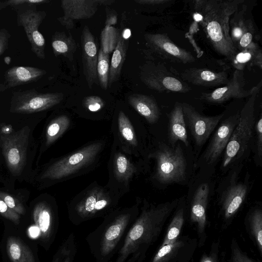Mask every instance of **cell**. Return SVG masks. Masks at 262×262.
I'll return each instance as SVG.
<instances>
[{"label":"cell","instance_id":"cell-9","mask_svg":"<svg viewBox=\"0 0 262 262\" xmlns=\"http://www.w3.org/2000/svg\"><path fill=\"white\" fill-rule=\"evenodd\" d=\"M259 90L249 97L239 113L238 122L224 150L223 167H226L242 157L248 148L255 126V103Z\"/></svg>","mask_w":262,"mask_h":262},{"label":"cell","instance_id":"cell-49","mask_svg":"<svg viewBox=\"0 0 262 262\" xmlns=\"http://www.w3.org/2000/svg\"><path fill=\"white\" fill-rule=\"evenodd\" d=\"M106 16L105 26H112L113 25L116 24L117 17L116 14L110 13L108 10V12L106 11Z\"/></svg>","mask_w":262,"mask_h":262},{"label":"cell","instance_id":"cell-22","mask_svg":"<svg viewBox=\"0 0 262 262\" xmlns=\"http://www.w3.org/2000/svg\"><path fill=\"white\" fill-rule=\"evenodd\" d=\"M248 192V186L245 183L233 184L227 188L221 199V214L228 226L244 202Z\"/></svg>","mask_w":262,"mask_h":262},{"label":"cell","instance_id":"cell-8","mask_svg":"<svg viewBox=\"0 0 262 262\" xmlns=\"http://www.w3.org/2000/svg\"><path fill=\"white\" fill-rule=\"evenodd\" d=\"M111 132L112 142L123 151L148 160L146 157L150 147L146 145L145 128L138 120L119 109L113 118Z\"/></svg>","mask_w":262,"mask_h":262},{"label":"cell","instance_id":"cell-47","mask_svg":"<svg viewBox=\"0 0 262 262\" xmlns=\"http://www.w3.org/2000/svg\"><path fill=\"white\" fill-rule=\"evenodd\" d=\"M135 2L141 5L168 7L174 2L172 0H136Z\"/></svg>","mask_w":262,"mask_h":262},{"label":"cell","instance_id":"cell-31","mask_svg":"<svg viewBox=\"0 0 262 262\" xmlns=\"http://www.w3.org/2000/svg\"><path fill=\"white\" fill-rule=\"evenodd\" d=\"M7 252L12 262H35L30 248L21 240L10 236L7 242Z\"/></svg>","mask_w":262,"mask_h":262},{"label":"cell","instance_id":"cell-37","mask_svg":"<svg viewBox=\"0 0 262 262\" xmlns=\"http://www.w3.org/2000/svg\"><path fill=\"white\" fill-rule=\"evenodd\" d=\"M77 251L75 236L71 232L60 245L53 262H74Z\"/></svg>","mask_w":262,"mask_h":262},{"label":"cell","instance_id":"cell-21","mask_svg":"<svg viewBox=\"0 0 262 262\" xmlns=\"http://www.w3.org/2000/svg\"><path fill=\"white\" fill-rule=\"evenodd\" d=\"M209 195L208 184L203 183L195 190L191 203L190 219L196 225L199 247L204 245L206 238V209Z\"/></svg>","mask_w":262,"mask_h":262},{"label":"cell","instance_id":"cell-12","mask_svg":"<svg viewBox=\"0 0 262 262\" xmlns=\"http://www.w3.org/2000/svg\"><path fill=\"white\" fill-rule=\"evenodd\" d=\"M16 22L26 32L32 51L40 59L45 58V39L38 28L47 15L44 11H38L35 5H21L14 9Z\"/></svg>","mask_w":262,"mask_h":262},{"label":"cell","instance_id":"cell-6","mask_svg":"<svg viewBox=\"0 0 262 262\" xmlns=\"http://www.w3.org/2000/svg\"><path fill=\"white\" fill-rule=\"evenodd\" d=\"M108 179L105 185L122 198L130 189L131 183L148 169V161L123 151L112 142L107 164Z\"/></svg>","mask_w":262,"mask_h":262},{"label":"cell","instance_id":"cell-50","mask_svg":"<svg viewBox=\"0 0 262 262\" xmlns=\"http://www.w3.org/2000/svg\"><path fill=\"white\" fill-rule=\"evenodd\" d=\"M99 5H110L115 1L114 0H98Z\"/></svg>","mask_w":262,"mask_h":262},{"label":"cell","instance_id":"cell-42","mask_svg":"<svg viewBox=\"0 0 262 262\" xmlns=\"http://www.w3.org/2000/svg\"><path fill=\"white\" fill-rule=\"evenodd\" d=\"M254 33V25L251 21L245 33L241 37L238 42V50L242 51L248 47L252 41L253 34Z\"/></svg>","mask_w":262,"mask_h":262},{"label":"cell","instance_id":"cell-35","mask_svg":"<svg viewBox=\"0 0 262 262\" xmlns=\"http://www.w3.org/2000/svg\"><path fill=\"white\" fill-rule=\"evenodd\" d=\"M84 116L91 119H101L102 113L106 107V102L100 97L97 96H86L81 103Z\"/></svg>","mask_w":262,"mask_h":262},{"label":"cell","instance_id":"cell-16","mask_svg":"<svg viewBox=\"0 0 262 262\" xmlns=\"http://www.w3.org/2000/svg\"><path fill=\"white\" fill-rule=\"evenodd\" d=\"M185 122L188 124L196 145L202 146L207 140L224 116L221 114L213 116L200 114L192 105L182 103Z\"/></svg>","mask_w":262,"mask_h":262},{"label":"cell","instance_id":"cell-48","mask_svg":"<svg viewBox=\"0 0 262 262\" xmlns=\"http://www.w3.org/2000/svg\"><path fill=\"white\" fill-rule=\"evenodd\" d=\"M10 34L6 29H0V56L8 47Z\"/></svg>","mask_w":262,"mask_h":262},{"label":"cell","instance_id":"cell-51","mask_svg":"<svg viewBox=\"0 0 262 262\" xmlns=\"http://www.w3.org/2000/svg\"><path fill=\"white\" fill-rule=\"evenodd\" d=\"M8 6L7 1L0 2V11Z\"/></svg>","mask_w":262,"mask_h":262},{"label":"cell","instance_id":"cell-43","mask_svg":"<svg viewBox=\"0 0 262 262\" xmlns=\"http://www.w3.org/2000/svg\"><path fill=\"white\" fill-rule=\"evenodd\" d=\"M0 214L4 217L11 221L16 224H18L19 223V214L10 209L1 198Z\"/></svg>","mask_w":262,"mask_h":262},{"label":"cell","instance_id":"cell-46","mask_svg":"<svg viewBox=\"0 0 262 262\" xmlns=\"http://www.w3.org/2000/svg\"><path fill=\"white\" fill-rule=\"evenodd\" d=\"M8 5L13 9L21 5H40L49 2L48 0H9L7 1Z\"/></svg>","mask_w":262,"mask_h":262},{"label":"cell","instance_id":"cell-38","mask_svg":"<svg viewBox=\"0 0 262 262\" xmlns=\"http://www.w3.org/2000/svg\"><path fill=\"white\" fill-rule=\"evenodd\" d=\"M120 35L117 29L113 26H105L100 35V48L103 51L107 54L114 51Z\"/></svg>","mask_w":262,"mask_h":262},{"label":"cell","instance_id":"cell-1","mask_svg":"<svg viewBox=\"0 0 262 262\" xmlns=\"http://www.w3.org/2000/svg\"><path fill=\"white\" fill-rule=\"evenodd\" d=\"M179 200L155 205L142 199L139 213L115 256L109 262H143Z\"/></svg>","mask_w":262,"mask_h":262},{"label":"cell","instance_id":"cell-45","mask_svg":"<svg viewBox=\"0 0 262 262\" xmlns=\"http://www.w3.org/2000/svg\"><path fill=\"white\" fill-rule=\"evenodd\" d=\"M219 242L213 243L209 253H204L200 262H219Z\"/></svg>","mask_w":262,"mask_h":262},{"label":"cell","instance_id":"cell-36","mask_svg":"<svg viewBox=\"0 0 262 262\" xmlns=\"http://www.w3.org/2000/svg\"><path fill=\"white\" fill-rule=\"evenodd\" d=\"M184 209L179 208L175 212L169 223L161 246L175 242L180 236V234L184 223Z\"/></svg>","mask_w":262,"mask_h":262},{"label":"cell","instance_id":"cell-29","mask_svg":"<svg viewBox=\"0 0 262 262\" xmlns=\"http://www.w3.org/2000/svg\"><path fill=\"white\" fill-rule=\"evenodd\" d=\"M51 45L55 56L63 55L72 60L77 49L75 40L64 32H56L52 36Z\"/></svg>","mask_w":262,"mask_h":262},{"label":"cell","instance_id":"cell-26","mask_svg":"<svg viewBox=\"0 0 262 262\" xmlns=\"http://www.w3.org/2000/svg\"><path fill=\"white\" fill-rule=\"evenodd\" d=\"M128 104L149 125L156 124L161 111L155 98L141 94H133L127 98Z\"/></svg>","mask_w":262,"mask_h":262},{"label":"cell","instance_id":"cell-39","mask_svg":"<svg viewBox=\"0 0 262 262\" xmlns=\"http://www.w3.org/2000/svg\"><path fill=\"white\" fill-rule=\"evenodd\" d=\"M110 66L109 54L104 53L100 48L98 55L97 72L99 84L104 90L108 88Z\"/></svg>","mask_w":262,"mask_h":262},{"label":"cell","instance_id":"cell-25","mask_svg":"<svg viewBox=\"0 0 262 262\" xmlns=\"http://www.w3.org/2000/svg\"><path fill=\"white\" fill-rule=\"evenodd\" d=\"M33 216L41 238L47 241L51 239L54 234L57 221L50 204L45 201L37 204L34 208Z\"/></svg>","mask_w":262,"mask_h":262},{"label":"cell","instance_id":"cell-2","mask_svg":"<svg viewBox=\"0 0 262 262\" xmlns=\"http://www.w3.org/2000/svg\"><path fill=\"white\" fill-rule=\"evenodd\" d=\"M110 145L107 136L89 141L51 160L42 170L40 179L52 185L88 174L102 165Z\"/></svg>","mask_w":262,"mask_h":262},{"label":"cell","instance_id":"cell-10","mask_svg":"<svg viewBox=\"0 0 262 262\" xmlns=\"http://www.w3.org/2000/svg\"><path fill=\"white\" fill-rule=\"evenodd\" d=\"M9 130L0 127V145L8 168L18 176L26 165L30 129L26 126L16 132Z\"/></svg>","mask_w":262,"mask_h":262},{"label":"cell","instance_id":"cell-34","mask_svg":"<svg viewBox=\"0 0 262 262\" xmlns=\"http://www.w3.org/2000/svg\"><path fill=\"white\" fill-rule=\"evenodd\" d=\"M246 9L247 6L243 5V9L240 11L237 10L232 15V18L229 20V26L231 27L229 28L231 29L230 36L235 47L251 21L250 19H246L244 17Z\"/></svg>","mask_w":262,"mask_h":262},{"label":"cell","instance_id":"cell-23","mask_svg":"<svg viewBox=\"0 0 262 262\" xmlns=\"http://www.w3.org/2000/svg\"><path fill=\"white\" fill-rule=\"evenodd\" d=\"M184 82L202 86L215 87L228 83V74L225 71L215 72L205 68H190L180 74Z\"/></svg>","mask_w":262,"mask_h":262},{"label":"cell","instance_id":"cell-30","mask_svg":"<svg viewBox=\"0 0 262 262\" xmlns=\"http://www.w3.org/2000/svg\"><path fill=\"white\" fill-rule=\"evenodd\" d=\"M127 45L125 40L120 35L114 49L110 66L108 86L117 81L120 77L122 67L125 60Z\"/></svg>","mask_w":262,"mask_h":262},{"label":"cell","instance_id":"cell-15","mask_svg":"<svg viewBox=\"0 0 262 262\" xmlns=\"http://www.w3.org/2000/svg\"><path fill=\"white\" fill-rule=\"evenodd\" d=\"M144 38L151 52L163 60L183 64L195 61L190 52L174 43L166 33H147Z\"/></svg>","mask_w":262,"mask_h":262},{"label":"cell","instance_id":"cell-17","mask_svg":"<svg viewBox=\"0 0 262 262\" xmlns=\"http://www.w3.org/2000/svg\"><path fill=\"white\" fill-rule=\"evenodd\" d=\"M197 245L195 238L179 236L172 243L160 246L149 262H189Z\"/></svg>","mask_w":262,"mask_h":262},{"label":"cell","instance_id":"cell-7","mask_svg":"<svg viewBox=\"0 0 262 262\" xmlns=\"http://www.w3.org/2000/svg\"><path fill=\"white\" fill-rule=\"evenodd\" d=\"M155 165L150 180L162 185L180 184L186 178V161L179 144L173 147L159 142L150 147L146 157Z\"/></svg>","mask_w":262,"mask_h":262},{"label":"cell","instance_id":"cell-5","mask_svg":"<svg viewBox=\"0 0 262 262\" xmlns=\"http://www.w3.org/2000/svg\"><path fill=\"white\" fill-rule=\"evenodd\" d=\"M120 199L105 185L94 181L68 201V218L74 225L103 218L119 206Z\"/></svg>","mask_w":262,"mask_h":262},{"label":"cell","instance_id":"cell-14","mask_svg":"<svg viewBox=\"0 0 262 262\" xmlns=\"http://www.w3.org/2000/svg\"><path fill=\"white\" fill-rule=\"evenodd\" d=\"M243 70L235 69L228 83L210 93H202L200 99L208 103L220 104L231 99H241L250 96L261 86V81L250 90H245Z\"/></svg>","mask_w":262,"mask_h":262},{"label":"cell","instance_id":"cell-11","mask_svg":"<svg viewBox=\"0 0 262 262\" xmlns=\"http://www.w3.org/2000/svg\"><path fill=\"white\" fill-rule=\"evenodd\" d=\"M140 78L148 88L159 92L184 93L191 90L187 83L160 62L147 61L141 69Z\"/></svg>","mask_w":262,"mask_h":262},{"label":"cell","instance_id":"cell-18","mask_svg":"<svg viewBox=\"0 0 262 262\" xmlns=\"http://www.w3.org/2000/svg\"><path fill=\"white\" fill-rule=\"evenodd\" d=\"M81 41L83 74L91 89L94 84H99L97 72L98 52L95 37L88 26L83 28Z\"/></svg>","mask_w":262,"mask_h":262},{"label":"cell","instance_id":"cell-41","mask_svg":"<svg viewBox=\"0 0 262 262\" xmlns=\"http://www.w3.org/2000/svg\"><path fill=\"white\" fill-rule=\"evenodd\" d=\"M0 198L10 209L18 214H24L25 213V209L22 204L10 194L0 191Z\"/></svg>","mask_w":262,"mask_h":262},{"label":"cell","instance_id":"cell-27","mask_svg":"<svg viewBox=\"0 0 262 262\" xmlns=\"http://www.w3.org/2000/svg\"><path fill=\"white\" fill-rule=\"evenodd\" d=\"M169 142L175 144L182 141L185 146L188 145L186 124L182 110V103L176 102L173 108L168 114Z\"/></svg>","mask_w":262,"mask_h":262},{"label":"cell","instance_id":"cell-20","mask_svg":"<svg viewBox=\"0 0 262 262\" xmlns=\"http://www.w3.org/2000/svg\"><path fill=\"white\" fill-rule=\"evenodd\" d=\"M61 6L63 15L57 19L67 29H71L75 20L92 17L99 4L98 0H62Z\"/></svg>","mask_w":262,"mask_h":262},{"label":"cell","instance_id":"cell-33","mask_svg":"<svg viewBox=\"0 0 262 262\" xmlns=\"http://www.w3.org/2000/svg\"><path fill=\"white\" fill-rule=\"evenodd\" d=\"M251 237L255 242L257 248L262 254V210L255 208L248 214L246 223Z\"/></svg>","mask_w":262,"mask_h":262},{"label":"cell","instance_id":"cell-32","mask_svg":"<svg viewBox=\"0 0 262 262\" xmlns=\"http://www.w3.org/2000/svg\"><path fill=\"white\" fill-rule=\"evenodd\" d=\"M236 69L243 70L247 63L249 66H257L261 69L262 53L258 46L252 42L248 47L238 54H236L231 60Z\"/></svg>","mask_w":262,"mask_h":262},{"label":"cell","instance_id":"cell-24","mask_svg":"<svg viewBox=\"0 0 262 262\" xmlns=\"http://www.w3.org/2000/svg\"><path fill=\"white\" fill-rule=\"evenodd\" d=\"M41 69L26 66H14L8 69L4 74V81L0 84V93L11 88L37 81L46 75Z\"/></svg>","mask_w":262,"mask_h":262},{"label":"cell","instance_id":"cell-4","mask_svg":"<svg viewBox=\"0 0 262 262\" xmlns=\"http://www.w3.org/2000/svg\"><path fill=\"white\" fill-rule=\"evenodd\" d=\"M243 0L195 1L194 8L201 16V25L214 50L232 60L237 53L230 36L229 20Z\"/></svg>","mask_w":262,"mask_h":262},{"label":"cell","instance_id":"cell-13","mask_svg":"<svg viewBox=\"0 0 262 262\" xmlns=\"http://www.w3.org/2000/svg\"><path fill=\"white\" fill-rule=\"evenodd\" d=\"M62 93H41L34 89L14 92L11 100L12 113L30 114L49 110L63 99Z\"/></svg>","mask_w":262,"mask_h":262},{"label":"cell","instance_id":"cell-40","mask_svg":"<svg viewBox=\"0 0 262 262\" xmlns=\"http://www.w3.org/2000/svg\"><path fill=\"white\" fill-rule=\"evenodd\" d=\"M231 254L229 262H256L241 250L236 241L233 238L231 244Z\"/></svg>","mask_w":262,"mask_h":262},{"label":"cell","instance_id":"cell-28","mask_svg":"<svg viewBox=\"0 0 262 262\" xmlns=\"http://www.w3.org/2000/svg\"><path fill=\"white\" fill-rule=\"evenodd\" d=\"M73 122L67 114H60L53 118L47 124L44 137V145L48 148L51 146L65 133L72 129Z\"/></svg>","mask_w":262,"mask_h":262},{"label":"cell","instance_id":"cell-3","mask_svg":"<svg viewBox=\"0 0 262 262\" xmlns=\"http://www.w3.org/2000/svg\"><path fill=\"white\" fill-rule=\"evenodd\" d=\"M141 201V198L136 197L134 205L119 206L88 235L86 243L97 262H109L115 256L139 213Z\"/></svg>","mask_w":262,"mask_h":262},{"label":"cell","instance_id":"cell-19","mask_svg":"<svg viewBox=\"0 0 262 262\" xmlns=\"http://www.w3.org/2000/svg\"><path fill=\"white\" fill-rule=\"evenodd\" d=\"M239 118V113H236L225 119L219 126L205 152L204 158L208 164L214 163L225 150Z\"/></svg>","mask_w":262,"mask_h":262},{"label":"cell","instance_id":"cell-44","mask_svg":"<svg viewBox=\"0 0 262 262\" xmlns=\"http://www.w3.org/2000/svg\"><path fill=\"white\" fill-rule=\"evenodd\" d=\"M255 129L256 135L257 154L258 158L261 160L262 155V117L261 115L255 124Z\"/></svg>","mask_w":262,"mask_h":262}]
</instances>
